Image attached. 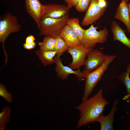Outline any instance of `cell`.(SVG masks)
I'll list each match as a JSON object with an SVG mask.
<instances>
[{"label":"cell","mask_w":130,"mask_h":130,"mask_svg":"<svg viewBox=\"0 0 130 130\" xmlns=\"http://www.w3.org/2000/svg\"><path fill=\"white\" fill-rule=\"evenodd\" d=\"M109 102L104 98L101 88L93 96L83 101L75 108L80 112L77 128H79L97 121Z\"/></svg>","instance_id":"6da1fadb"},{"label":"cell","mask_w":130,"mask_h":130,"mask_svg":"<svg viewBox=\"0 0 130 130\" xmlns=\"http://www.w3.org/2000/svg\"><path fill=\"white\" fill-rule=\"evenodd\" d=\"M116 58L115 55H109L104 62L97 69L91 72L84 70L83 72L85 76V83L82 101L88 98L107 69L109 65Z\"/></svg>","instance_id":"7a4b0ae2"},{"label":"cell","mask_w":130,"mask_h":130,"mask_svg":"<svg viewBox=\"0 0 130 130\" xmlns=\"http://www.w3.org/2000/svg\"><path fill=\"white\" fill-rule=\"evenodd\" d=\"M69 18L67 14L59 18L47 17L41 19L37 26L39 31V36L56 38L60 35Z\"/></svg>","instance_id":"3957f363"},{"label":"cell","mask_w":130,"mask_h":130,"mask_svg":"<svg viewBox=\"0 0 130 130\" xmlns=\"http://www.w3.org/2000/svg\"><path fill=\"white\" fill-rule=\"evenodd\" d=\"M21 27L17 17L9 12L7 13L0 20V42L6 57L5 64L7 61V55L5 46V41L10 34L19 31Z\"/></svg>","instance_id":"277c9868"},{"label":"cell","mask_w":130,"mask_h":130,"mask_svg":"<svg viewBox=\"0 0 130 130\" xmlns=\"http://www.w3.org/2000/svg\"><path fill=\"white\" fill-rule=\"evenodd\" d=\"M98 27L91 24L85 31L81 41V45L87 48H93L98 43L102 44L106 41L108 35V30L105 27L98 31Z\"/></svg>","instance_id":"5b68a950"},{"label":"cell","mask_w":130,"mask_h":130,"mask_svg":"<svg viewBox=\"0 0 130 130\" xmlns=\"http://www.w3.org/2000/svg\"><path fill=\"white\" fill-rule=\"evenodd\" d=\"M93 48H87L82 45L69 47L67 52L72 57V62L68 65L73 70L79 68L83 65L88 53Z\"/></svg>","instance_id":"8992f818"},{"label":"cell","mask_w":130,"mask_h":130,"mask_svg":"<svg viewBox=\"0 0 130 130\" xmlns=\"http://www.w3.org/2000/svg\"><path fill=\"white\" fill-rule=\"evenodd\" d=\"M108 55L99 49L93 48L87 55L84 65V71L91 72L97 69L104 62Z\"/></svg>","instance_id":"52a82bcc"},{"label":"cell","mask_w":130,"mask_h":130,"mask_svg":"<svg viewBox=\"0 0 130 130\" xmlns=\"http://www.w3.org/2000/svg\"><path fill=\"white\" fill-rule=\"evenodd\" d=\"M106 8L100 7L98 0H91L89 6L83 19L81 25L87 26L99 20L104 15Z\"/></svg>","instance_id":"ba28073f"},{"label":"cell","mask_w":130,"mask_h":130,"mask_svg":"<svg viewBox=\"0 0 130 130\" xmlns=\"http://www.w3.org/2000/svg\"><path fill=\"white\" fill-rule=\"evenodd\" d=\"M54 58L56 64L55 71L58 77L60 79L65 80L67 79L71 74L76 75L80 80L84 78L85 75L83 72L81 71L79 68L75 71L68 66L64 65L60 57L56 55Z\"/></svg>","instance_id":"9c48e42d"},{"label":"cell","mask_w":130,"mask_h":130,"mask_svg":"<svg viewBox=\"0 0 130 130\" xmlns=\"http://www.w3.org/2000/svg\"><path fill=\"white\" fill-rule=\"evenodd\" d=\"M70 9L67 6L49 4L44 5L42 19L49 17L58 18L68 14Z\"/></svg>","instance_id":"30bf717a"},{"label":"cell","mask_w":130,"mask_h":130,"mask_svg":"<svg viewBox=\"0 0 130 130\" xmlns=\"http://www.w3.org/2000/svg\"><path fill=\"white\" fill-rule=\"evenodd\" d=\"M27 13L38 26L41 20L44 12V5L39 0H25Z\"/></svg>","instance_id":"8fae6325"},{"label":"cell","mask_w":130,"mask_h":130,"mask_svg":"<svg viewBox=\"0 0 130 130\" xmlns=\"http://www.w3.org/2000/svg\"><path fill=\"white\" fill-rule=\"evenodd\" d=\"M119 102V100L116 99L113 102L111 110L107 115L105 116L103 113L100 115L97 122L99 123L101 130H113V124L114 114L117 108V105Z\"/></svg>","instance_id":"7c38bea8"},{"label":"cell","mask_w":130,"mask_h":130,"mask_svg":"<svg viewBox=\"0 0 130 130\" xmlns=\"http://www.w3.org/2000/svg\"><path fill=\"white\" fill-rule=\"evenodd\" d=\"M121 0V2L117 8L115 18L124 24L127 27V31L130 34V17L128 0Z\"/></svg>","instance_id":"4fadbf2b"},{"label":"cell","mask_w":130,"mask_h":130,"mask_svg":"<svg viewBox=\"0 0 130 130\" xmlns=\"http://www.w3.org/2000/svg\"><path fill=\"white\" fill-rule=\"evenodd\" d=\"M60 35L69 47L81 45V41L76 33L67 24L64 26Z\"/></svg>","instance_id":"5bb4252c"},{"label":"cell","mask_w":130,"mask_h":130,"mask_svg":"<svg viewBox=\"0 0 130 130\" xmlns=\"http://www.w3.org/2000/svg\"><path fill=\"white\" fill-rule=\"evenodd\" d=\"M111 28L113 35V40H118L130 48V38L126 35V31L123 29L115 21L112 22Z\"/></svg>","instance_id":"9a60e30c"},{"label":"cell","mask_w":130,"mask_h":130,"mask_svg":"<svg viewBox=\"0 0 130 130\" xmlns=\"http://www.w3.org/2000/svg\"><path fill=\"white\" fill-rule=\"evenodd\" d=\"M36 53L39 59L45 66L55 63L54 58L57 54L56 51H43L39 49Z\"/></svg>","instance_id":"2e32d148"},{"label":"cell","mask_w":130,"mask_h":130,"mask_svg":"<svg viewBox=\"0 0 130 130\" xmlns=\"http://www.w3.org/2000/svg\"><path fill=\"white\" fill-rule=\"evenodd\" d=\"M130 62L127 65L125 72L121 73L118 77V79L125 87L127 91V95L123 98L124 100L130 99Z\"/></svg>","instance_id":"e0dca14e"},{"label":"cell","mask_w":130,"mask_h":130,"mask_svg":"<svg viewBox=\"0 0 130 130\" xmlns=\"http://www.w3.org/2000/svg\"><path fill=\"white\" fill-rule=\"evenodd\" d=\"M79 22V19L78 18H69L67 24L75 32L81 42L85 30L81 27Z\"/></svg>","instance_id":"ac0fdd59"},{"label":"cell","mask_w":130,"mask_h":130,"mask_svg":"<svg viewBox=\"0 0 130 130\" xmlns=\"http://www.w3.org/2000/svg\"><path fill=\"white\" fill-rule=\"evenodd\" d=\"M11 112V108L9 106L2 108V111L0 112V130H3L6 128V126L10 121Z\"/></svg>","instance_id":"d6986e66"},{"label":"cell","mask_w":130,"mask_h":130,"mask_svg":"<svg viewBox=\"0 0 130 130\" xmlns=\"http://www.w3.org/2000/svg\"><path fill=\"white\" fill-rule=\"evenodd\" d=\"M56 38L50 36H46L43 41L38 44L39 49L43 51H54Z\"/></svg>","instance_id":"ffe728a7"},{"label":"cell","mask_w":130,"mask_h":130,"mask_svg":"<svg viewBox=\"0 0 130 130\" xmlns=\"http://www.w3.org/2000/svg\"><path fill=\"white\" fill-rule=\"evenodd\" d=\"M54 51L57 52L56 55L60 57L64 52L67 51L69 47L63 39L59 35L56 38Z\"/></svg>","instance_id":"44dd1931"},{"label":"cell","mask_w":130,"mask_h":130,"mask_svg":"<svg viewBox=\"0 0 130 130\" xmlns=\"http://www.w3.org/2000/svg\"><path fill=\"white\" fill-rule=\"evenodd\" d=\"M0 95L8 103H12V94L8 91L6 86L1 83L0 84Z\"/></svg>","instance_id":"7402d4cb"},{"label":"cell","mask_w":130,"mask_h":130,"mask_svg":"<svg viewBox=\"0 0 130 130\" xmlns=\"http://www.w3.org/2000/svg\"><path fill=\"white\" fill-rule=\"evenodd\" d=\"M91 0H79L76 6L77 11L79 12H85L87 10Z\"/></svg>","instance_id":"603a6c76"},{"label":"cell","mask_w":130,"mask_h":130,"mask_svg":"<svg viewBox=\"0 0 130 130\" xmlns=\"http://www.w3.org/2000/svg\"><path fill=\"white\" fill-rule=\"evenodd\" d=\"M79 0H64L70 9L73 7L76 6Z\"/></svg>","instance_id":"cb8c5ba5"},{"label":"cell","mask_w":130,"mask_h":130,"mask_svg":"<svg viewBox=\"0 0 130 130\" xmlns=\"http://www.w3.org/2000/svg\"><path fill=\"white\" fill-rule=\"evenodd\" d=\"M36 45V43L34 41L31 43L27 44L25 43L23 44V46L26 49L30 50L34 48Z\"/></svg>","instance_id":"d4e9b609"},{"label":"cell","mask_w":130,"mask_h":130,"mask_svg":"<svg viewBox=\"0 0 130 130\" xmlns=\"http://www.w3.org/2000/svg\"><path fill=\"white\" fill-rule=\"evenodd\" d=\"M35 40V38L33 36L30 35L26 38L25 43L27 44L32 43L34 42Z\"/></svg>","instance_id":"484cf974"},{"label":"cell","mask_w":130,"mask_h":130,"mask_svg":"<svg viewBox=\"0 0 130 130\" xmlns=\"http://www.w3.org/2000/svg\"><path fill=\"white\" fill-rule=\"evenodd\" d=\"M98 4L102 8H106L107 3L105 0H98Z\"/></svg>","instance_id":"4316f807"},{"label":"cell","mask_w":130,"mask_h":130,"mask_svg":"<svg viewBox=\"0 0 130 130\" xmlns=\"http://www.w3.org/2000/svg\"><path fill=\"white\" fill-rule=\"evenodd\" d=\"M129 9L130 16V0L129 3Z\"/></svg>","instance_id":"83f0119b"},{"label":"cell","mask_w":130,"mask_h":130,"mask_svg":"<svg viewBox=\"0 0 130 130\" xmlns=\"http://www.w3.org/2000/svg\"></svg>","instance_id":"f1b7e54d"}]
</instances>
